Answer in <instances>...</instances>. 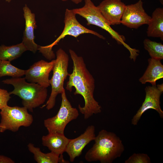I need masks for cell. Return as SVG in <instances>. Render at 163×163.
Here are the masks:
<instances>
[{"label": "cell", "instance_id": "obj_14", "mask_svg": "<svg viewBox=\"0 0 163 163\" xmlns=\"http://www.w3.org/2000/svg\"><path fill=\"white\" fill-rule=\"evenodd\" d=\"M24 17L25 20V27L24 31L22 43L27 49L34 53L38 50L39 45L34 41V31L37 27L35 15L32 13L27 5L23 8Z\"/></svg>", "mask_w": 163, "mask_h": 163}, {"label": "cell", "instance_id": "obj_26", "mask_svg": "<svg viewBox=\"0 0 163 163\" xmlns=\"http://www.w3.org/2000/svg\"><path fill=\"white\" fill-rule=\"evenodd\" d=\"M158 0L160 2L161 4L162 5L163 4V0Z\"/></svg>", "mask_w": 163, "mask_h": 163}, {"label": "cell", "instance_id": "obj_8", "mask_svg": "<svg viewBox=\"0 0 163 163\" xmlns=\"http://www.w3.org/2000/svg\"><path fill=\"white\" fill-rule=\"evenodd\" d=\"M61 94V104L58 113L53 117L44 121V126L48 133H64L67 125L70 121L76 119L79 115L78 110L72 107L68 99L65 89Z\"/></svg>", "mask_w": 163, "mask_h": 163}, {"label": "cell", "instance_id": "obj_19", "mask_svg": "<svg viewBox=\"0 0 163 163\" xmlns=\"http://www.w3.org/2000/svg\"><path fill=\"white\" fill-rule=\"evenodd\" d=\"M27 49L22 42L10 46L0 45V60L11 61L19 57Z\"/></svg>", "mask_w": 163, "mask_h": 163}, {"label": "cell", "instance_id": "obj_4", "mask_svg": "<svg viewBox=\"0 0 163 163\" xmlns=\"http://www.w3.org/2000/svg\"><path fill=\"white\" fill-rule=\"evenodd\" d=\"M72 10L76 14L81 16L86 20L87 25H95L107 32L118 44L123 45L129 50L130 54V59L134 61L136 60L139 55V50L131 48L125 43V37L111 28L91 0H85V5L82 7L73 9Z\"/></svg>", "mask_w": 163, "mask_h": 163}, {"label": "cell", "instance_id": "obj_21", "mask_svg": "<svg viewBox=\"0 0 163 163\" xmlns=\"http://www.w3.org/2000/svg\"><path fill=\"white\" fill-rule=\"evenodd\" d=\"M144 47L151 58L162 60L163 59V45L160 43L153 41L146 38L143 41Z\"/></svg>", "mask_w": 163, "mask_h": 163}, {"label": "cell", "instance_id": "obj_15", "mask_svg": "<svg viewBox=\"0 0 163 163\" xmlns=\"http://www.w3.org/2000/svg\"><path fill=\"white\" fill-rule=\"evenodd\" d=\"M42 144L51 152L60 155L65 152L70 139L64 133L56 132L48 133L42 137Z\"/></svg>", "mask_w": 163, "mask_h": 163}, {"label": "cell", "instance_id": "obj_18", "mask_svg": "<svg viewBox=\"0 0 163 163\" xmlns=\"http://www.w3.org/2000/svg\"><path fill=\"white\" fill-rule=\"evenodd\" d=\"M29 151L34 154V158L38 163H69L63 158L62 155H59L50 152L48 153L42 152L40 149L30 143L27 145Z\"/></svg>", "mask_w": 163, "mask_h": 163}, {"label": "cell", "instance_id": "obj_3", "mask_svg": "<svg viewBox=\"0 0 163 163\" xmlns=\"http://www.w3.org/2000/svg\"><path fill=\"white\" fill-rule=\"evenodd\" d=\"M4 84L12 85L14 89L9 92L22 99L23 107L30 112L43 104L48 94L47 88L36 83L27 82L25 78H12L3 80Z\"/></svg>", "mask_w": 163, "mask_h": 163}, {"label": "cell", "instance_id": "obj_5", "mask_svg": "<svg viewBox=\"0 0 163 163\" xmlns=\"http://www.w3.org/2000/svg\"><path fill=\"white\" fill-rule=\"evenodd\" d=\"M76 15L72 9H66L65 14L64 27L61 34L51 44L44 46H39L38 50L46 59L51 60L55 59V55L52 50L53 47L58 44L62 39L67 36H71L77 37L83 34H89L94 35L101 39H105V38L102 35L86 28L80 24L77 20Z\"/></svg>", "mask_w": 163, "mask_h": 163}, {"label": "cell", "instance_id": "obj_20", "mask_svg": "<svg viewBox=\"0 0 163 163\" xmlns=\"http://www.w3.org/2000/svg\"><path fill=\"white\" fill-rule=\"evenodd\" d=\"M25 72V70L13 66L10 61L0 60V77L8 76L12 78H19L24 75Z\"/></svg>", "mask_w": 163, "mask_h": 163}, {"label": "cell", "instance_id": "obj_22", "mask_svg": "<svg viewBox=\"0 0 163 163\" xmlns=\"http://www.w3.org/2000/svg\"><path fill=\"white\" fill-rule=\"evenodd\" d=\"M125 163H150L148 155L144 153H134L125 161Z\"/></svg>", "mask_w": 163, "mask_h": 163}, {"label": "cell", "instance_id": "obj_6", "mask_svg": "<svg viewBox=\"0 0 163 163\" xmlns=\"http://www.w3.org/2000/svg\"><path fill=\"white\" fill-rule=\"evenodd\" d=\"M56 56L52 70L53 75L50 79L51 86V94L46 104L41 107H46L48 110L52 109L55 106L56 97L63 91L64 82L69 74L68 71L69 62L68 54L62 49L59 48L56 52Z\"/></svg>", "mask_w": 163, "mask_h": 163}, {"label": "cell", "instance_id": "obj_16", "mask_svg": "<svg viewBox=\"0 0 163 163\" xmlns=\"http://www.w3.org/2000/svg\"><path fill=\"white\" fill-rule=\"evenodd\" d=\"M148 61V67L139 81L142 84L149 82L152 86L156 85V81L163 78V65L159 60L151 58Z\"/></svg>", "mask_w": 163, "mask_h": 163}, {"label": "cell", "instance_id": "obj_12", "mask_svg": "<svg viewBox=\"0 0 163 163\" xmlns=\"http://www.w3.org/2000/svg\"><path fill=\"white\" fill-rule=\"evenodd\" d=\"M95 128L94 125L89 126L84 132L78 137L70 139L65 152L69 157L70 162L81 155L83 149L95 138Z\"/></svg>", "mask_w": 163, "mask_h": 163}, {"label": "cell", "instance_id": "obj_9", "mask_svg": "<svg viewBox=\"0 0 163 163\" xmlns=\"http://www.w3.org/2000/svg\"><path fill=\"white\" fill-rule=\"evenodd\" d=\"M145 96L142 105L133 117L131 123L137 125L142 114L150 109L155 110L161 118H163V111L161 108L160 97L163 92V84L158 85L156 86H148L145 88Z\"/></svg>", "mask_w": 163, "mask_h": 163}, {"label": "cell", "instance_id": "obj_2", "mask_svg": "<svg viewBox=\"0 0 163 163\" xmlns=\"http://www.w3.org/2000/svg\"><path fill=\"white\" fill-rule=\"evenodd\" d=\"M94 140V143L85 156L88 162L111 163L120 157L124 150L120 138L114 133L104 129L99 132Z\"/></svg>", "mask_w": 163, "mask_h": 163}, {"label": "cell", "instance_id": "obj_11", "mask_svg": "<svg viewBox=\"0 0 163 163\" xmlns=\"http://www.w3.org/2000/svg\"><path fill=\"white\" fill-rule=\"evenodd\" d=\"M55 62V59L50 62L41 60L34 63L25 70V79L29 82L37 83L47 88L50 85L49 76Z\"/></svg>", "mask_w": 163, "mask_h": 163}, {"label": "cell", "instance_id": "obj_24", "mask_svg": "<svg viewBox=\"0 0 163 163\" xmlns=\"http://www.w3.org/2000/svg\"><path fill=\"white\" fill-rule=\"evenodd\" d=\"M15 162L9 157L0 155V163H14Z\"/></svg>", "mask_w": 163, "mask_h": 163}, {"label": "cell", "instance_id": "obj_27", "mask_svg": "<svg viewBox=\"0 0 163 163\" xmlns=\"http://www.w3.org/2000/svg\"><path fill=\"white\" fill-rule=\"evenodd\" d=\"M6 2H11L12 0H4Z\"/></svg>", "mask_w": 163, "mask_h": 163}, {"label": "cell", "instance_id": "obj_23", "mask_svg": "<svg viewBox=\"0 0 163 163\" xmlns=\"http://www.w3.org/2000/svg\"><path fill=\"white\" fill-rule=\"evenodd\" d=\"M10 95L7 90L0 88V110L8 105V102L11 98Z\"/></svg>", "mask_w": 163, "mask_h": 163}, {"label": "cell", "instance_id": "obj_17", "mask_svg": "<svg viewBox=\"0 0 163 163\" xmlns=\"http://www.w3.org/2000/svg\"><path fill=\"white\" fill-rule=\"evenodd\" d=\"M147 35L149 37L160 38L163 40V8H156L153 12L148 24Z\"/></svg>", "mask_w": 163, "mask_h": 163}, {"label": "cell", "instance_id": "obj_13", "mask_svg": "<svg viewBox=\"0 0 163 163\" xmlns=\"http://www.w3.org/2000/svg\"><path fill=\"white\" fill-rule=\"evenodd\" d=\"M126 5L121 0H104L97 6L110 25L119 24Z\"/></svg>", "mask_w": 163, "mask_h": 163}, {"label": "cell", "instance_id": "obj_7", "mask_svg": "<svg viewBox=\"0 0 163 163\" xmlns=\"http://www.w3.org/2000/svg\"><path fill=\"white\" fill-rule=\"evenodd\" d=\"M1 110L0 133L7 130L16 132L21 126H30L33 122V116L24 107H10L7 105Z\"/></svg>", "mask_w": 163, "mask_h": 163}, {"label": "cell", "instance_id": "obj_1", "mask_svg": "<svg viewBox=\"0 0 163 163\" xmlns=\"http://www.w3.org/2000/svg\"><path fill=\"white\" fill-rule=\"evenodd\" d=\"M73 63L72 73L69 74L66 89L71 92L73 87L75 89L74 95L80 94L83 97L84 106L78 105L80 112L87 119L94 114L100 113L101 107L95 99L94 93V79L87 69L83 57L78 56L73 50H69Z\"/></svg>", "mask_w": 163, "mask_h": 163}, {"label": "cell", "instance_id": "obj_10", "mask_svg": "<svg viewBox=\"0 0 163 163\" xmlns=\"http://www.w3.org/2000/svg\"><path fill=\"white\" fill-rule=\"evenodd\" d=\"M151 18L144 9L142 1L139 0L135 3L126 5L121 24L130 28L137 29L148 24Z\"/></svg>", "mask_w": 163, "mask_h": 163}, {"label": "cell", "instance_id": "obj_25", "mask_svg": "<svg viewBox=\"0 0 163 163\" xmlns=\"http://www.w3.org/2000/svg\"><path fill=\"white\" fill-rule=\"evenodd\" d=\"M62 1L70 0L75 4H78L82 2L83 0H62Z\"/></svg>", "mask_w": 163, "mask_h": 163}]
</instances>
